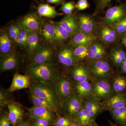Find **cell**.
<instances>
[{
    "label": "cell",
    "mask_w": 126,
    "mask_h": 126,
    "mask_svg": "<svg viewBox=\"0 0 126 126\" xmlns=\"http://www.w3.org/2000/svg\"><path fill=\"white\" fill-rule=\"evenodd\" d=\"M25 73L31 82L52 83H54L63 73L56 63H29L26 66Z\"/></svg>",
    "instance_id": "1"
},
{
    "label": "cell",
    "mask_w": 126,
    "mask_h": 126,
    "mask_svg": "<svg viewBox=\"0 0 126 126\" xmlns=\"http://www.w3.org/2000/svg\"><path fill=\"white\" fill-rule=\"evenodd\" d=\"M29 88L31 93L46 100L57 114L61 112L62 103L54 83L31 82Z\"/></svg>",
    "instance_id": "2"
},
{
    "label": "cell",
    "mask_w": 126,
    "mask_h": 126,
    "mask_svg": "<svg viewBox=\"0 0 126 126\" xmlns=\"http://www.w3.org/2000/svg\"><path fill=\"white\" fill-rule=\"evenodd\" d=\"M56 50L54 46L42 42L33 54L29 56L30 63H55Z\"/></svg>",
    "instance_id": "3"
},
{
    "label": "cell",
    "mask_w": 126,
    "mask_h": 126,
    "mask_svg": "<svg viewBox=\"0 0 126 126\" xmlns=\"http://www.w3.org/2000/svg\"><path fill=\"white\" fill-rule=\"evenodd\" d=\"M56 49L55 61L59 66L70 69L78 63L74 52V47L69 44L60 46Z\"/></svg>",
    "instance_id": "4"
},
{
    "label": "cell",
    "mask_w": 126,
    "mask_h": 126,
    "mask_svg": "<svg viewBox=\"0 0 126 126\" xmlns=\"http://www.w3.org/2000/svg\"><path fill=\"white\" fill-rule=\"evenodd\" d=\"M83 101L76 92L62 103L61 112L73 120H76L78 113L83 105Z\"/></svg>",
    "instance_id": "5"
},
{
    "label": "cell",
    "mask_w": 126,
    "mask_h": 126,
    "mask_svg": "<svg viewBox=\"0 0 126 126\" xmlns=\"http://www.w3.org/2000/svg\"><path fill=\"white\" fill-rule=\"evenodd\" d=\"M88 66L94 79H109L113 73L110 63L106 59L90 61Z\"/></svg>",
    "instance_id": "6"
},
{
    "label": "cell",
    "mask_w": 126,
    "mask_h": 126,
    "mask_svg": "<svg viewBox=\"0 0 126 126\" xmlns=\"http://www.w3.org/2000/svg\"><path fill=\"white\" fill-rule=\"evenodd\" d=\"M54 84L61 103L75 92L76 83L69 75L63 73Z\"/></svg>",
    "instance_id": "7"
},
{
    "label": "cell",
    "mask_w": 126,
    "mask_h": 126,
    "mask_svg": "<svg viewBox=\"0 0 126 126\" xmlns=\"http://www.w3.org/2000/svg\"><path fill=\"white\" fill-rule=\"evenodd\" d=\"M90 83L94 97L100 100H105L115 94L109 79H93Z\"/></svg>",
    "instance_id": "8"
},
{
    "label": "cell",
    "mask_w": 126,
    "mask_h": 126,
    "mask_svg": "<svg viewBox=\"0 0 126 126\" xmlns=\"http://www.w3.org/2000/svg\"><path fill=\"white\" fill-rule=\"evenodd\" d=\"M44 20L38 13L27 14L18 21L22 29L29 32L40 33Z\"/></svg>",
    "instance_id": "9"
},
{
    "label": "cell",
    "mask_w": 126,
    "mask_h": 126,
    "mask_svg": "<svg viewBox=\"0 0 126 126\" xmlns=\"http://www.w3.org/2000/svg\"><path fill=\"white\" fill-rule=\"evenodd\" d=\"M69 70V76L75 83L91 82L94 79L89 68L83 63H78Z\"/></svg>",
    "instance_id": "10"
},
{
    "label": "cell",
    "mask_w": 126,
    "mask_h": 126,
    "mask_svg": "<svg viewBox=\"0 0 126 126\" xmlns=\"http://www.w3.org/2000/svg\"><path fill=\"white\" fill-rule=\"evenodd\" d=\"M126 16V5L122 4L109 8L104 17V23L108 26H114Z\"/></svg>",
    "instance_id": "11"
},
{
    "label": "cell",
    "mask_w": 126,
    "mask_h": 126,
    "mask_svg": "<svg viewBox=\"0 0 126 126\" xmlns=\"http://www.w3.org/2000/svg\"><path fill=\"white\" fill-rule=\"evenodd\" d=\"M1 73L16 69L20 65L21 58L16 50L9 54L1 55L0 61Z\"/></svg>",
    "instance_id": "12"
},
{
    "label": "cell",
    "mask_w": 126,
    "mask_h": 126,
    "mask_svg": "<svg viewBox=\"0 0 126 126\" xmlns=\"http://www.w3.org/2000/svg\"><path fill=\"white\" fill-rule=\"evenodd\" d=\"M77 18L80 31L96 35L98 30L97 23L92 16L87 14H80Z\"/></svg>",
    "instance_id": "13"
},
{
    "label": "cell",
    "mask_w": 126,
    "mask_h": 126,
    "mask_svg": "<svg viewBox=\"0 0 126 126\" xmlns=\"http://www.w3.org/2000/svg\"><path fill=\"white\" fill-rule=\"evenodd\" d=\"M97 33L99 39L107 44L117 43L120 35L114 27L107 25L100 27Z\"/></svg>",
    "instance_id": "14"
},
{
    "label": "cell",
    "mask_w": 126,
    "mask_h": 126,
    "mask_svg": "<svg viewBox=\"0 0 126 126\" xmlns=\"http://www.w3.org/2000/svg\"><path fill=\"white\" fill-rule=\"evenodd\" d=\"M105 111L121 108L126 106V94L116 93L102 102Z\"/></svg>",
    "instance_id": "15"
},
{
    "label": "cell",
    "mask_w": 126,
    "mask_h": 126,
    "mask_svg": "<svg viewBox=\"0 0 126 126\" xmlns=\"http://www.w3.org/2000/svg\"><path fill=\"white\" fill-rule=\"evenodd\" d=\"M28 111L29 116L31 118H41L53 122L56 118V112L46 108L33 105L29 108H26Z\"/></svg>",
    "instance_id": "16"
},
{
    "label": "cell",
    "mask_w": 126,
    "mask_h": 126,
    "mask_svg": "<svg viewBox=\"0 0 126 126\" xmlns=\"http://www.w3.org/2000/svg\"><path fill=\"white\" fill-rule=\"evenodd\" d=\"M83 106L88 111L94 121L105 111L101 100L94 97L83 101Z\"/></svg>",
    "instance_id": "17"
},
{
    "label": "cell",
    "mask_w": 126,
    "mask_h": 126,
    "mask_svg": "<svg viewBox=\"0 0 126 126\" xmlns=\"http://www.w3.org/2000/svg\"><path fill=\"white\" fill-rule=\"evenodd\" d=\"M41 36L44 43L55 46V27L54 22L51 20L44 21Z\"/></svg>",
    "instance_id": "18"
},
{
    "label": "cell",
    "mask_w": 126,
    "mask_h": 126,
    "mask_svg": "<svg viewBox=\"0 0 126 126\" xmlns=\"http://www.w3.org/2000/svg\"><path fill=\"white\" fill-rule=\"evenodd\" d=\"M31 83V79L27 75L16 73L14 74L11 85L8 90L12 93L23 89L29 88Z\"/></svg>",
    "instance_id": "19"
},
{
    "label": "cell",
    "mask_w": 126,
    "mask_h": 126,
    "mask_svg": "<svg viewBox=\"0 0 126 126\" xmlns=\"http://www.w3.org/2000/svg\"><path fill=\"white\" fill-rule=\"evenodd\" d=\"M16 43L9 36L6 29L0 30V53L1 55L10 53L15 51Z\"/></svg>",
    "instance_id": "20"
},
{
    "label": "cell",
    "mask_w": 126,
    "mask_h": 126,
    "mask_svg": "<svg viewBox=\"0 0 126 126\" xmlns=\"http://www.w3.org/2000/svg\"><path fill=\"white\" fill-rule=\"evenodd\" d=\"M59 22L71 36L80 31L78 18L74 14L66 15Z\"/></svg>",
    "instance_id": "21"
},
{
    "label": "cell",
    "mask_w": 126,
    "mask_h": 126,
    "mask_svg": "<svg viewBox=\"0 0 126 126\" xmlns=\"http://www.w3.org/2000/svg\"><path fill=\"white\" fill-rule=\"evenodd\" d=\"M96 39V35L89 34L81 31L71 36L68 44L73 47L90 44Z\"/></svg>",
    "instance_id": "22"
},
{
    "label": "cell",
    "mask_w": 126,
    "mask_h": 126,
    "mask_svg": "<svg viewBox=\"0 0 126 126\" xmlns=\"http://www.w3.org/2000/svg\"><path fill=\"white\" fill-rule=\"evenodd\" d=\"M9 109L8 116L12 126H16L20 122L22 121L25 115L24 111L20 106L11 102L7 105Z\"/></svg>",
    "instance_id": "23"
},
{
    "label": "cell",
    "mask_w": 126,
    "mask_h": 126,
    "mask_svg": "<svg viewBox=\"0 0 126 126\" xmlns=\"http://www.w3.org/2000/svg\"><path fill=\"white\" fill-rule=\"evenodd\" d=\"M75 92L83 101L94 97L92 88L89 81L76 83Z\"/></svg>",
    "instance_id": "24"
},
{
    "label": "cell",
    "mask_w": 126,
    "mask_h": 126,
    "mask_svg": "<svg viewBox=\"0 0 126 126\" xmlns=\"http://www.w3.org/2000/svg\"><path fill=\"white\" fill-rule=\"evenodd\" d=\"M40 33L35 32H29L27 46L25 50L29 56H31L42 43Z\"/></svg>",
    "instance_id": "25"
},
{
    "label": "cell",
    "mask_w": 126,
    "mask_h": 126,
    "mask_svg": "<svg viewBox=\"0 0 126 126\" xmlns=\"http://www.w3.org/2000/svg\"><path fill=\"white\" fill-rule=\"evenodd\" d=\"M54 25L55 27V45L60 46L65 44L72 36L59 22H54Z\"/></svg>",
    "instance_id": "26"
},
{
    "label": "cell",
    "mask_w": 126,
    "mask_h": 126,
    "mask_svg": "<svg viewBox=\"0 0 126 126\" xmlns=\"http://www.w3.org/2000/svg\"><path fill=\"white\" fill-rule=\"evenodd\" d=\"M37 9V13L41 17L54 18L63 15V13L57 12L54 6L48 4H40L39 5Z\"/></svg>",
    "instance_id": "27"
},
{
    "label": "cell",
    "mask_w": 126,
    "mask_h": 126,
    "mask_svg": "<svg viewBox=\"0 0 126 126\" xmlns=\"http://www.w3.org/2000/svg\"><path fill=\"white\" fill-rule=\"evenodd\" d=\"M110 56L113 65L121 67L126 58V54L122 48L120 46H116L112 50Z\"/></svg>",
    "instance_id": "28"
},
{
    "label": "cell",
    "mask_w": 126,
    "mask_h": 126,
    "mask_svg": "<svg viewBox=\"0 0 126 126\" xmlns=\"http://www.w3.org/2000/svg\"><path fill=\"white\" fill-rule=\"evenodd\" d=\"M109 111L116 124L120 126H126V106Z\"/></svg>",
    "instance_id": "29"
},
{
    "label": "cell",
    "mask_w": 126,
    "mask_h": 126,
    "mask_svg": "<svg viewBox=\"0 0 126 126\" xmlns=\"http://www.w3.org/2000/svg\"><path fill=\"white\" fill-rule=\"evenodd\" d=\"M111 83L115 93H123L126 89V76L116 75L113 79Z\"/></svg>",
    "instance_id": "30"
},
{
    "label": "cell",
    "mask_w": 126,
    "mask_h": 126,
    "mask_svg": "<svg viewBox=\"0 0 126 126\" xmlns=\"http://www.w3.org/2000/svg\"><path fill=\"white\" fill-rule=\"evenodd\" d=\"M76 120L83 126H88L92 124L94 121L88 110L83 105L77 115Z\"/></svg>",
    "instance_id": "31"
},
{
    "label": "cell",
    "mask_w": 126,
    "mask_h": 126,
    "mask_svg": "<svg viewBox=\"0 0 126 126\" xmlns=\"http://www.w3.org/2000/svg\"><path fill=\"white\" fill-rule=\"evenodd\" d=\"M90 44L86 45L74 47V52L79 63L87 59L89 48Z\"/></svg>",
    "instance_id": "32"
},
{
    "label": "cell",
    "mask_w": 126,
    "mask_h": 126,
    "mask_svg": "<svg viewBox=\"0 0 126 126\" xmlns=\"http://www.w3.org/2000/svg\"><path fill=\"white\" fill-rule=\"evenodd\" d=\"M22 29L21 26L18 21L10 23L6 29L9 36L15 43L18 35Z\"/></svg>",
    "instance_id": "33"
},
{
    "label": "cell",
    "mask_w": 126,
    "mask_h": 126,
    "mask_svg": "<svg viewBox=\"0 0 126 126\" xmlns=\"http://www.w3.org/2000/svg\"><path fill=\"white\" fill-rule=\"evenodd\" d=\"M30 95L32 101L34 106L44 107L56 113L53 108L45 99L40 97L35 96L31 93Z\"/></svg>",
    "instance_id": "34"
},
{
    "label": "cell",
    "mask_w": 126,
    "mask_h": 126,
    "mask_svg": "<svg viewBox=\"0 0 126 126\" xmlns=\"http://www.w3.org/2000/svg\"><path fill=\"white\" fill-rule=\"evenodd\" d=\"M102 46L101 43L97 41L96 40L93 41L90 44L89 48L87 59L90 61H93L95 55Z\"/></svg>",
    "instance_id": "35"
},
{
    "label": "cell",
    "mask_w": 126,
    "mask_h": 126,
    "mask_svg": "<svg viewBox=\"0 0 126 126\" xmlns=\"http://www.w3.org/2000/svg\"><path fill=\"white\" fill-rule=\"evenodd\" d=\"M29 36V32L22 29L16 41V44L25 50Z\"/></svg>",
    "instance_id": "36"
},
{
    "label": "cell",
    "mask_w": 126,
    "mask_h": 126,
    "mask_svg": "<svg viewBox=\"0 0 126 126\" xmlns=\"http://www.w3.org/2000/svg\"><path fill=\"white\" fill-rule=\"evenodd\" d=\"M10 92L8 90L0 89V109H3L5 106L11 102L10 100Z\"/></svg>",
    "instance_id": "37"
},
{
    "label": "cell",
    "mask_w": 126,
    "mask_h": 126,
    "mask_svg": "<svg viewBox=\"0 0 126 126\" xmlns=\"http://www.w3.org/2000/svg\"><path fill=\"white\" fill-rule=\"evenodd\" d=\"M112 0H95V7L94 15L102 13L104 11V9L110 4V2ZM119 1V0H116Z\"/></svg>",
    "instance_id": "38"
},
{
    "label": "cell",
    "mask_w": 126,
    "mask_h": 126,
    "mask_svg": "<svg viewBox=\"0 0 126 126\" xmlns=\"http://www.w3.org/2000/svg\"><path fill=\"white\" fill-rule=\"evenodd\" d=\"M73 121L66 116H58L54 121L53 125L54 126H68Z\"/></svg>",
    "instance_id": "39"
},
{
    "label": "cell",
    "mask_w": 126,
    "mask_h": 126,
    "mask_svg": "<svg viewBox=\"0 0 126 126\" xmlns=\"http://www.w3.org/2000/svg\"><path fill=\"white\" fill-rule=\"evenodd\" d=\"M61 5L60 10L66 15L72 14L73 11L76 8V4L73 1L64 2Z\"/></svg>",
    "instance_id": "40"
},
{
    "label": "cell",
    "mask_w": 126,
    "mask_h": 126,
    "mask_svg": "<svg viewBox=\"0 0 126 126\" xmlns=\"http://www.w3.org/2000/svg\"><path fill=\"white\" fill-rule=\"evenodd\" d=\"M113 26L119 35L125 34L126 33V16Z\"/></svg>",
    "instance_id": "41"
},
{
    "label": "cell",
    "mask_w": 126,
    "mask_h": 126,
    "mask_svg": "<svg viewBox=\"0 0 126 126\" xmlns=\"http://www.w3.org/2000/svg\"><path fill=\"white\" fill-rule=\"evenodd\" d=\"M31 124L32 126H49L52 122L46 119L41 118H32Z\"/></svg>",
    "instance_id": "42"
},
{
    "label": "cell",
    "mask_w": 126,
    "mask_h": 126,
    "mask_svg": "<svg viewBox=\"0 0 126 126\" xmlns=\"http://www.w3.org/2000/svg\"><path fill=\"white\" fill-rule=\"evenodd\" d=\"M11 125L8 116V113H3L0 115V126H10Z\"/></svg>",
    "instance_id": "43"
},
{
    "label": "cell",
    "mask_w": 126,
    "mask_h": 126,
    "mask_svg": "<svg viewBox=\"0 0 126 126\" xmlns=\"http://www.w3.org/2000/svg\"><path fill=\"white\" fill-rule=\"evenodd\" d=\"M89 7L87 0H79L76 4V8L78 11L83 10Z\"/></svg>",
    "instance_id": "44"
},
{
    "label": "cell",
    "mask_w": 126,
    "mask_h": 126,
    "mask_svg": "<svg viewBox=\"0 0 126 126\" xmlns=\"http://www.w3.org/2000/svg\"><path fill=\"white\" fill-rule=\"evenodd\" d=\"M106 53H107L106 49L103 46H102L95 55L93 61H98L106 59Z\"/></svg>",
    "instance_id": "45"
},
{
    "label": "cell",
    "mask_w": 126,
    "mask_h": 126,
    "mask_svg": "<svg viewBox=\"0 0 126 126\" xmlns=\"http://www.w3.org/2000/svg\"><path fill=\"white\" fill-rule=\"evenodd\" d=\"M65 0H47V2L48 3L51 4H62L64 2Z\"/></svg>",
    "instance_id": "46"
},
{
    "label": "cell",
    "mask_w": 126,
    "mask_h": 126,
    "mask_svg": "<svg viewBox=\"0 0 126 126\" xmlns=\"http://www.w3.org/2000/svg\"><path fill=\"white\" fill-rule=\"evenodd\" d=\"M16 126H32L31 123L27 121H21Z\"/></svg>",
    "instance_id": "47"
},
{
    "label": "cell",
    "mask_w": 126,
    "mask_h": 126,
    "mask_svg": "<svg viewBox=\"0 0 126 126\" xmlns=\"http://www.w3.org/2000/svg\"><path fill=\"white\" fill-rule=\"evenodd\" d=\"M122 72L126 76V58L121 66Z\"/></svg>",
    "instance_id": "48"
},
{
    "label": "cell",
    "mask_w": 126,
    "mask_h": 126,
    "mask_svg": "<svg viewBox=\"0 0 126 126\" xmlns=\"http://www.w3.org/2000/svg\"><path fill=\"white\" fill-rule=\"evenodd\" d=\"M68 126H83L79 123L77 120H74Z\"/></svg>",
    "instance_id": "49"
},
{
    "label": "cell",
    "mask_w": 126,
    "mask_h": 126,
    "mask_svg": "<svg viewBox=\"0 0 126 126\" xmlns=\"http://www.w3.org/2000/svg\"><path fill=\"white\" fill-rule=\"evenodd\" d=\"M122 43L126 48V34H125L121 39Z\"/></svg>",
    "instance_id": "50"
},
{
    "label": "cell",
    "mask_w": 126,
    "mask_h": 126,
    "mask_svg": "<svg viewBox=\"0 0 126 126\" xmlns=\"http://www.w3.org/2000/svg\"><path fill=\"white\" fill-rule=\"evenodd\" d=\"M109 123L110 124V126H120L116 124L113 123L111 122V121H109Z\"/></svg>",
    "instance_id": "51"
},
{
    "label": "cell",
    "mask_w": 126,
    "mask_h": 126,
    "mask_svg": "<svg viewBox=\"0 0 126 126\" xmlns=\"http://www.w3.org/2000/svg\"><path fill=\"white\" fill-rule=\"evenodd\" d=\"M98 126V124H97L96 123V122H95V121H94V122H93V123H92V124H90V125H89V126Z\"/></svg>",
    "instance_id": "52"
},
{
    "label": "cell",
    "mask_w": 126,
    "mask_h": 126,
    "mask_svg": "<svg viewBox=\"0 0 126 126\" xmlns=\"http://www.w3.org/2000/svg\"></svg>",
    "instance_id": "53"
}]
</instances>
